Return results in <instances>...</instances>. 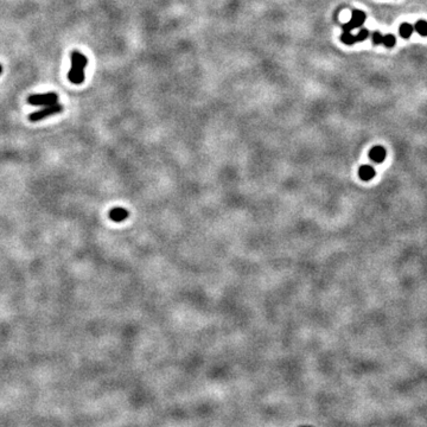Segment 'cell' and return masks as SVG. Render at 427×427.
<instances>
[{
  "instance_id": "obj_1",
  "label": "cell",
  "mask_w": 427,
  "mask_h": 427,
  "mask_svg": "<svg viewBox=\"0 0 427 427\" xmlns=\"http://www.w3.org/2000/svg\"><path fill=\"white\" fill-rule=\"evenodd\" d=\"M88 59L80 51L71 53V68L68 74V79L74 85H81L85 81V69L87 67Z\"/></svg>"
},
{
  "instance_id": "obj_2",
  "label": "cell",
  "mask_w": 427,
  "mask_h": 427,
  "mask_svg": "<svg viewBox=\"0 0 427 427\" xmlns=\"http://www.w3.org/2000/svg\"><path fill=\"white\" fill-rule=\"evenodd\" d=\"M28 102L32 106H37V107H41V106H51L55 105L58 102V95L54 91L51 93H43V94H32L28 97Z\"/></svg>"
},
{
  "instance_id": "obj_3",
  "label": "cell",
  "mask_w": 427,
  "mask_h": 427,
  "mask_svg": "<svg viewBox=\"0 0 427 427\" xmlns=\"http://www.w3.org/2000/svg\"><path fill=\"white\" fill-rule=\"evenodd\" d=\"M62 111H63V106L57 102L55 105L47 106V107L43 108L41 111H37V112H33V113H31L30 115H28V120L32 122L41 121V120L47 119L49 116H53L55 115V114L61 113Z\"/></svg>"
},
{
  "instance_id": "obj_4",
  "label": "cell",
  "mask_w": 427,
  "mask_h": 427,
  "mask_svg": "<svg viewBox=\"0 0 427 427\" xmlns=\"http://www.w3.org/2000/svg\"><path fill=\"white\" fill-rule=\"evenodd\" d=\"M369 158L375 163H382L386 158V150L382 146H374L369 151Z\"/></svg>"
},
{
  "instance_id": "obj_5",
  "label": "cell",
  "mask_w": 427,
  "mask_h": 427,
  "mask_svg": "<svg viewBox=\"0 0 427 427\" xmlns=\"http://www.w3.org/2000/svg\"><path fill=\"white\" fill-rule=\"evenodd\" d=\"M128 217V211L125 208L115 207L110 211V219L114 222H122Z\"/></svg>"
},
{
  "instance_id": "obj_6",
  "label": "cell",
  "mask_w": 427,
  "mask_h": 427,
  "mask_svg": "<svg viewBox=\"0 0 427 427\" xmlns=\"http://www.w3.org/2000/svg\"><path fill=\"white\" fill-rule=\"evenodd\" d=\"M366 22V13L362 12V11L360 10H354L352 11V16L350 19V24L354 27V28H361L363 24H365Z\"/></svg>"
},
{
  "instance_id": "obj_7",
  "label": "cell",
  "mask_w": 427,
  "mask_h": 427,
  "mask_svg": "<svg viewBox=\"0 0 427 427\" xmlns=\"http://www.w3.org/2000/svg\"><path fill=\"white\" fill-rule=\"evenodd\" d=\"M358 176H360V178L362 180H365V182H368V180H370L375 177L374 168H372V166H370V165L361 166V168L358 169Z\"/></svg>"
},
{
  "instance_id": "obj_8",
  "label": "cell",
  "mask_w": 427,
  "mask_h": 427,
  "mask_svg": "<svg viewBox=\"0 0 427 427\" xmlns=\"http://www.w3.org/2000/svg\"><path fill=\"white\" fill-rule=\"evenodd\" d=\"M413 32H414L413 25L408 24V23H403V24H401V27L399 28V33L403 39H408L409 37L413 35Z\"/></svg>"
},
{
  "instance_id": "obj_9",
  "label": "cell",
  "mask_w": 427,
  "mask_h": 427,
  "mask_svg": "<svg viewBox=\"0 0 427 427\" xmlns=\"http://www.w3.org/2000/svg\"><path fill=\"white\" fill-rule=\"evenodd\" d=\"M414 31H417L420 36L427 37V22L418 21L414 25Z\"/></svg>"
},
{
  "instance_id": "obj_10",
  "label": "cell",
  "mask_w": 427,
  "mask_h": 427,
  "mask_svg": "<svg viewBox=\"0 0 427 427\" xmlns=\"http://www.w3.org/2000/svg\"><path fill=\"white\" fill-rule=\"evenodd\" d=\"M341 41L346 45H354L356 42V37L352 35L351 32H343L341 36Z\"/></svg>"
},
{
  "instance_id": "obj_11",
  "label": "cell",
  "mask_w": 427,
  "mask_h": 427,
  "mask_svg": "<svg viewBox=\"0 0 427 427\" xmlns=\"http://www.w3.org/2000/svg\"><path fill=\"white\" fill-rule=\"evenodd\" d=\"M395 43H397V39H395V36L393 35H386L383 36V42L382 44L385 45L386 48H393L395 45Z\"/></svg>"
},
{
  "instance_id": "obj_12",
  "label": "cell",
  "mask_w": 427,
  "mask_h": 427,
  "mask_svg": "<svg viewBox=\"0 0 427 427\" xmlns=\"http://www.w3.org/2000/svg\"><path fill=\"white\" fill-rule=\"evenodd\" d=\"M368 36H369V31L367 30V28H361L360 32H358L355 37H356V42H363L368 38Z\"/></svg>"
},
{
  "instance_id": "obj_13",
  "label": "cell",
  "mask_w": 427,
  "mask_h": 427,
  "mask_svg": "<svg viewBox=\"0 0 427 427\" xmlns=\"http://www.w3.org/2000/svg\"><path fill=\"white\" fill-rule=\"evenodd\" d=\"M371 38H372V43H374L375 45H380V44H382V42H383V36L381 35V33L379 32V31H375V32H372Z\"/></svg>"
},
{
  "instance_id": "obj_14",
  "label": "cell",
  "mask_w": 427,
  "mask_h": 427,
  "mask_svg": "<svg viewBox=\"0 0 427 427\" xmlns=\"http://www.w3.org/2000/svg\"><path fill=\"white\" fill-rule=\"evenodd\" d=\"M1 73H2V65L0 64V74H1Z\"/></svg>"
}]
</instances>
